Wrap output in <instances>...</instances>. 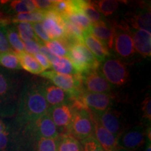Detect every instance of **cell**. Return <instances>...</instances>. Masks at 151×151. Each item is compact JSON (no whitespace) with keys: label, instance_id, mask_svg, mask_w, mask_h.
<instances>
[{"label":"cell","instance_id":"cell-18","mask_svg":"<svg viewBox=\"0 0 151 151\" xmlns=\"http://www.w3.org/2000/svg\"><path fill=\"white\" fill-rule=\"evenodd\" d=\"M90 32L104 43L109 50H113L114 38L113 24H109V22L105 20L96 24H92Z\"/></svg>","mask_w":151,"mask_h":151},{"label":"cell","instance_id":"cell-32","mask_svg":"<svg viewBox=\"0 0 151 151\" xmlns=\"http://www.w3.org/2000/svg\"><path fill=\"white\" fill-rule=\"evenodd\" d=\"M100 14L104 16H109L114 14L118 9L121 1L114 0H101L92 1Z\"/></svg>","mask_w":151,"mask_h":151},{"label":"cell","instance_id":"cell-39","mask_svg":"<svg viewBox=\"0 0 151 151\" xmlns=\"http://www.w3.org/2000/svg\"><path fill=\"white\" fill-rule=\"evenodd\" d=\"M24 52L30 55H35L39 53L40 51L41 45L37 41L34 40H29L24 41Z\"/></svg>","mask_w":151,"mask_h":151},{"label":"cell","instance_id":"cell-12","mask_svg":"<svg viewBox=\"0 0 151 151\" xmlns=\"http://www.w3.org/2000/svg\"><path fill=\"white\" fill-rule=\"evenodd\" d=\"M48 113L57 128L62 131L61 134L68 133L73 113L71 101L48 107Z\"/></svg>","mask_w":151,"mask_h":151},{"label":"cell","instance_id":"cell-14","mask_svg":"<svg viewBox=\"0 0 151 151\" xmlns=\"http://www.w3.org/2000/svg\"><path fill=\"white\" fill-rule=\"evenodd\" d=\"M24 134L22 135L11 127L5 131L0 132V151H23L26 142L24 141Z\"/></svg>","mask_w":151,"mask_h":151},{"label":"cell","instance_id":"cell-11","mask_svg":"<svg viewBox=\"0 0 151 151\" xmlns=\"http://www.w3.org/2000/svg\"><path fill=\"white\" fill-rule=\"evenodd\" d=\"M81 75L83 89L85 91L93 93H109L111 92V86L99 69Z\"/></svg>","mask_w":151,"mask_h":151},{"label":"cell","instance_id":"cell-25","mask_svg":"<svg viewBox=\"0 0 151 151\" xmlns=\"http://www.w3.org/2000/svg\"><path fill=\"white\" fill-rule=\"evenodd\" d=\"M16 27L18 31V33L20 37V39L22 41H27L29 40H34L39 43L41 46H44L45 43H43L42 41L38 39V37L36 36L35 32H34L32 23L31 22H18V23L15 24Z\"/></svg>","mask_w":151,"mask_h":151},{"label":"cell","instance_id":"cell-21","mask_svg":"<svg viewBox=\"0 0 151 151\" xmlns=\"http://www.w3.org/2000/svg\"><path fill=\"white\" fill-rule=\"evenodd\" d=\"M41 86L45 99L50 106L71 101L70 95L58 87L50 83L41 84Z\"/></svg>","mask_w":151,"mask_h":151},{"label":"cell","instance_id":"cell-5","mask_svg":"<svg viewBox=\"0 0 151 151\" xmlns=\"http://www.w3.org/2000/svg\"><path fill=\"white\" fill-rule=\"evenodd\" d=\"M99 67L104 77L113 86H122L129 81V70L125 63L112 55L106 58Z\"/></svg>","mask_w":151,"mask_h":151},{"label":"cell","instance_id":"cell-22","mask_svg":"<svg viewBox=\"0 0 151 151\" xmlns=\"http://www.w3.org/2000/svg\"><path fill=\"white\" fill-rule=\"evenodd\" d=\"M20 62V65L22 69L32 73V74H41L44 71V69L39 65L35 57L32 55L28 54L25 52L16 53Z\"/></svg>","mask_w":151,"mask_h":151},{"label":"cell","instance_id":"cell-28","mask_svg":"<svg viewBox=\"0 0 151 151\" xmlns=\"http://www.w3.org/2000/svg\"><path fill=\"white\" fill-rule=\"evenodd\" d=\"M73 23L74 25L78 27L81 30L84 32H90L92 27V23L90 22L85 14L81 11H74L67 18H64Z\"/></svg>","mask_w":151,"mask_h":151},{"label":"cell","instance_id":"cell-26","mask_svg":"<svg viewBox=\"0 0 151 151\" xmlns=\"http://www.w3.org/2000/svg\"><path fill=\"white\" fill-rule=\"evenodd\" d=\"M51 67L57 73L67 75H76L78 73L73 68L70 60L66 57H56L51 63Z\"/></svg>","mask_w":151,"mask_h":151},{"label":"cell","instance_id":"cell-36","mask_svg":"<svg viewBox=\"0 0 151 151\" xmlns=\"http://www.w3.org/2000/svg\"><path fill=\"white\" fill-rule=\"evenodd\" d=\"M151 98L148 95L145 98L141 104V111L143 113V118L147 124H150L151 122Z\"/></svg>","mask_w":151,"mask_h":151},{"label":"cell","instance_id":"cell-43","mask_svg":"<svg viewBox=\"0 0 151 151\" xmlns=\"http://www.w3.org/2000/svg\"><path fill=\"white\" fill-rule=\"evenodd\" d=\"M11 16L4 12L2 9L0 8V25L6 26L11 24Z\"/></svg>","mask_w":151,"mask_h":151},{"label":"cell","instance_id":"cell-10","mask_svg":"<svg viewBox=\"0 0 151 151\" xmlns=\"http://www.w3.org/2000/svg\"><path fill=\"white\" fill-rule=\"evenodd\" d=\"M146 129L143 124L135 126L123 132L118 138V148L136 151L146 142Z\"/></svg>","mask_w":151,"mask_h":151},{"label":"cell","instance_id":"cell-16","mask_svg":"<svg viewBox=\"0 0 151 151\" xmlns=\"http://www.w3.org/2000/svg\"><path fill=\"white\" fill-rule=\"evenodd\" d=\"M94 123V137L105 151H116L118 148V138L101 125L96 116L92 115Z\"/></svg>","mask_w":151,"mask_h":151},{"label":"cell","instance_id":"cell-6","mask_svg":"<svg viewBox=\"0 0 151 151\" xmlns=\"http://www.w3.org/2000/svg\"><path fill=\"white\" fill-rule=\"evenodd\" d=\"M73 110L72 120L68 134L81 142L94 137L93 117L91 112L86 109L73 108Z\"/></svg>","mask_w":151,"mask_h":151},{"label":"cell","instance_id":"cell-3","mask_svg":"<svg viewBox=\"0 0 151 151\" xmlns=\"http://www.w3.org/2000/svg\"><path fill=\"white\" fill-rule=\"evenodd\" d=\"M114 30L113 50L118 59L125 62L132 60L136 55L129 27L124 21L113 23Z\"/></svg>","mask_w":151,"mask_h":151},{"label":"cell","instance_id":"cell-1","mask_svg":"<svg viewBox=\"0 0 151 151\" xmlns=\"http://www.w3.org/2000/svg\"><path fill=\"white\" fill-rule=\"evenodd\" d=\"M48 104L41 84L29 81L20 92L16 113V125L24 129L48 112Z\"/></svg>","mask_w":151,"mask_h":151},{"label":"cell","instance_id":"cell-29","mask_svg":"<svg viewBox=\"0 0 151 151\" xmlns=\"http://www.w3.org/2000/svg\"><path fill=\"white\" fill-rule=\"evenodd\" d=\"M45 18V13L43 11H35L34 12L26 13V14H16L11 16V23H18V22H41Z\"/></svg>","mask_w":151,"mask_h":151},{"label":"cell","instance_id":"cell-34","mask_svg":"<svg viewBox=\"0 0 151 151\" xmlns=\"http://www.w3.org/2000/svg\"><path fill=\"white\" fill-rule=\"evenodd\" d=\"M45 46L56 57H67V49L60 40H51L45 43Z\"/></svg>","mask_w":151,"mask_h":151},{"label":"cell","instance_id":"cell-17","mask_svg":"<svg viewBox=\"0 0 151 151\" xmlns=\"http://www.w3.org/2000/svg\"><path fill=\"white\" fill-rule=\"evenodd\" d=\"M97 118L101 125L117 138L123 132V126L120 113L111 109V107Z\"/></svg>","mask_w":151,"mask_h":151},{"label":"cell","instance_id":"cell-42","mask_svg":"<svg viewBox=\"0 0 151 151\" xmlns=\"http://www.w3.org/2000/svg\"><path fill=\"white\" fill-rule=\"evenodd\" d=\"M39 53L43 55L45 58H46L47 60H48L49 62H50V64L52 63V62L54 61L55 59L56 58V56H55L52 53L50 50H48V48H46L45 46H41L40 48V51H39Z\"/></svg>","mask_w":151,"mask_h":151},{"label":"cell","instance_id":"cell-24","mask_svg":"<svg viewBox=\"0 0 151 151\" xmlns=\"http://www.w3.org/2000/svg\"><path fill=\"white\" fill-rule=\"evenodd\" d=\"M6 32L9 45H10L13 51H14L16 53L24 52L23 41L20 39V37H19L15 24H10L6 26Z\"/></svg>","mask_w":151,"mask_h":151},{"label":"cell","instance_id":"cell-19","mask_svg":"<svg viewBox=\"0 0 151 151\" xmlns=\"http://www.w3.org/2000/svg\"><path fill=\"white\" fill-rule=\"evenodd\" d=\"M134 46L136 52H138L143 58H148L151 55V35L150 32L142 29H130Z\"/></svg>","mask_w":151,"mask_h":151},{"label":"cell","instance_id":"cell-41","mask_svg":"<svg viewBox=\"0 0 151 151\" xmlns=\"http://www.w3.org/2000/svg\"><path fill=\"white\" fill-rule=\"evenodd\" d=\"M34 57H35V59L37 60V62H39V65L41 66V67L43 69H48L51 68V64H50V62L43 55H41V53H37L34 55Z\"/></svg>","mask_w":151,"mask_h":151},{"label":"cell","instance_id":"cell-35","mask_svg":"<svg viewBox=\"0 0 151 151\" xmlns=\"http://www.w3.org/2000/svg\"><path fill=\"white\" fill-rule=\"evenodd\" d=\"M83 151H105L94 137H91L82 142Z\"/></svg>","mask_w":151,"mask_h":151},{"label":"cell","instance_id":"cell-13","mask_svg":"<svg viewBox=\"0 0 151 151\" xmlns=\"http://www.w3.org/2000/svg\"><path fill=\"white\" fill-rule=\"evenodd\" d=\"M42 25L50 40H58L65 35V22L62 17L53 10L44 11Z\"/></svg>","mask_w":151,"mask_h":151},{"label":"cell","instance_id":"cell-38","mask_svg":"<svg viewBox=\"0 0 151 151\" xmlns=\"http://www.w3.org/2000/svg\"><path fill=\"white\" fill-rule=\"evenodd\" d=\"M32 27L36 36L38 37V39L42 41L43 43H47L51 41L49 39L48 36L47 35L41 22H34L32 23Z\"/></svg>","mask_w":151,"mask_h":151},{"label":"cell","instance_id":"cell-27","mask_svg":"<svg viewBox=\"0 0 151 151\" xmlns=\"http://www.w3.org/2000/svg\"><path fill=\"white\" fill-rule=\"evenodd\" d=\"M58 139H58L32 138L29 139L33 143L32 151H58Z\"/></svg>","mask_w":151,"mask_h":151},{"label":"cell","instance_id":"cell-44","mask_svg":"<svg viewBox=\"0 0 151 151\" xmlns=\"http://www.w3.org/2000/svg\"><path fill=\"white\" fill-rule=\"evenodd\" d=\"M144 151H151V139L150 138H146Z\"/></svg>","mask_w":151,"mask_h":151},{"label":"cell","instance_id":"cell-23","mask_svg":"<svg viewBox=\"0 0 151 151\" xmlns=\"http://www.w3.org/2000/svg\"><path fill=\"white\" fill-rule=\"evenodd\" d=\"M58 151H83V146L78 139L69 134H60Z\"/></svg>","mask_w":151,"mask_h":151},{"label":"cell","instance_id":"cell-8","mask_svg":"<svg viewBox=\"0 0 151 151\" xmlns=\"http://www.w3.org/2000/svg\"><path fill=\"white\" fill-rule=\"evenodd\" d=\"M29 139L45 138V139H58L60 133L51 117L47 112L38 119L37 121L29 124L22 129Z\"/></svg>","mask_w":151,"mask_h":151},{"label":"cell","instance_id":"cell-37","mask_svg":"<svg viewBox=\"0 0 151 151\" xmlns=\"http://www.w3.org/2000/svg\"><path fill=\"white\" fill-rule=\"evenodd\" d=\"M6 26L0 25V52L12 50L10 45H9L8 39H7Z\"/></svg>","mask_w":151,"mask_h":151},{"label":"cell","instance_id":"cell-9","mask_svg":"<svg viewBox=\"0 0 151 151\" xmlns=\"http://www.w3.org/2000/svg\"><path fill=\"white\" fill-rule=\"evenodd\" d=\"M78 97L85 107L97 117L111 108L113 99L110 93H93L85 90L81 92Z\"/></svg>","mask_w":151,"mask_h":151},{"label":"cell","instance_id":"cell-2","mask_svg":"<svg viewBox=\"0 0 151 151\" xmlns=\"http://www.w3.org/2000/svg\"><path fill=\"white\" fill-rule=\"evenodd\" d=\"M18 81L11 73L0 69V116L16 114L18 99Z\"/></svg>","mask_w":151,"mask_h":151},{"label":"cell","instance_id":"cell-45","mask_svg":"<svg viewBox=\"0 0 151 151\" xmlns=\"http://www.w3.org/2000/svg\"><path fill=\"white\" fill-rule=\"evenodd\" d=\"M9 127H10V126H9L8 124H6L1 119H0V132L8 129Z\"/></svg>","mask_w":151,"mask_h":151},{"label":"cell","instance_id":"cell-20","mask_svg":"<svg viewBox=\"0 0 151 151\" xmlns=\"http://www.w3.org/2000/svg\"><path fill=\"white\" fill-rule=\"evenodd\" d=\"M83 43L98 62H102L106 58L111 55L109 50L104 43L96 37H94L90 32H84L83 35Z\"/></svg>","mask_w":151,"mask_h":151},{"label":"cell","instance_id":"cell-40","mask_svg":"<svg viewBox=\"0 0 151 151\" xmlns=\"http://www.w3.org/2000/svg\"><path fill=\"white\" fill-rule=\"evenodd\" d=\"M33 1L37 11H43V12L52 10L54 3V1H50V0H36Z\"/></svg>","mask_w":151,"mask_h":151},{"label":"cell","instance_id":"cell-31","mask_svg":"<svg viewBox=\"0 0 151 151\" xmlns=\"http://www.w3.org/2000/svg\"><path fill=\"white\" fill-rule=\"evenodd\" d=\"M9 9L15 14H26L37 11L33 1L30 0H16L9 1Z\"/></svg>","mask_w":151,"mask_h":151},{"label":"cell","instance_id":"cell-7","mask_svg":"<svg viewBox=\"0 0 151 151\" xmlns=\"http://www.w3.org/2000/svg\"><path fill=\"white\" fill-rule=\"evenodd\" d=\"M41 76L49 79L57 87L70 95V100L79 95L83 91L81 81V75H67L57 73L54 71H43Z\"/></svg>","mask_w":151,"mask_h":151},{"label":"cell","instance_id":"cell-4","mask_svg":"<svg viewBox=\"0 0 151 151\" xmlns=\"http://www.w3.org/2000/svg\"><path fill=\"white\" fill-rule=\"evenodd\" d=\"M66 58L70 60L73 68L79 74H83L99 69L100 63L83 43H76L67 49Z\"/></svg>","mask_w":151,"mask_h":151},{"label":"cell","instance_id":"cell-33","mask_svg":"<svg viewBox=\"0 0 151 151\" xmlns=\"http://www.w3.org/2000/svg\"><path fill=\"white\" fill-rule=\"evenodd\" d=\"M52 10L58 13L62 18H67L68 16L73 13L72 1H69V0L54 1Z\"/></svg>","mask_w":151,"mask_h":151},{"label":"cell","instance_id":"cell-46","mask_svg":"<svg viewBox=\"0 0 151 151\" xmlns=\"http://www.w3.org/2000/svg\"><path fill=\"white\" fill-rule=\"evenodd\" d=\"M116 151H130L128 150H126V149H123V148H118L116 150Z\"/></svg>","mask_w":151,"mask_h":151},{"label":"cell","instance_id":"cell-30","mask_svg":"<svg viewBox=\"0 0 151 151\" xmlns=\"http://www.w3.org/2000/svg\"><path fill=\"white\" fill-rule=\"evenodd\" d=\"M0 65L11 70H20L22 69L18 56L13 50L0 52Z\"/></svg>","mask_w":151,"mask_h":151},{"label":"cell","instance_id":"cell-15","mask_svg":"<svg viewBox=\"0 0 151 151\" xmlns=\"http://www.w3.org/2000/svg\"><path fill=\"white\" fill-rule=\"evenodd\" d=\"M130 29H142L151 32L150 9L148 6L141 7L128 15L124 21Z\"/></svg>","mask_w":151,"mask_h":151}]
</instances>
